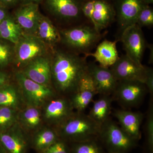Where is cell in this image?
<instances>
[{
    "label": "cell",
    "instance_id": "obj_12",
    "mask_svg": "<svg viewBox=\"0 0 153 153\" xmlns=\"http://www.w3.org/2000/svg\"><path fill=\"white\" fill-rule=\"evenodd\" d=\"M30 137L18 123L10 128L0 132V143L6 153H27Z\"/></svg>",
    "mask_w": 153,
    "mask_h": 153
},
{
    "label": "cell",
    "instance_id": "obj_17",
    "mask_svg": "<svg viewBox=\"0 0 153 153\" xmlns=\"http://www.w3.org/2000/svg\"><path fill=\"white\" fill-rule=\"evenodd\" d=\"M41 14L36 3L25 4L15 12L16 22L24 33L35 35Z\"/></svg>",
    "mask_w": 153,
    "mask_h": 153
},
{
    "label": "cell",
    "instance_id": "obj_7",
    "mask_svg": "<svg viewBox=\"0 0 153 153\" xmlns=\"http://www.w3.org/2000/svg\"><path fill=\"white\" fill-rule=\"evenodd\" d=\"M42 108L44 123L55 128L75 112L69 98L62 96L57 95L50 99Z\"/></svg>",
    "mask_w": 153,
    "mask_h": 153
},
{
    "label": "cell",
    "instance_id": "obj_40",
    "mask_svg": "<svg viewBox=\"0 0 153 153\" xmlns=\"http://www.w3.org/2000/svg\"><path fill=\"white\" fill-rule=\"evenodd\" d=\"M144 2L147 5H149L151 4H152L153 3V0H143Z\"/></svg>",
    "mask_w": 153,
    "mask_h": 153
},
{
    "label": "cell",
    "instance_id": "obj_20",
    "mask_svg": "<svg viewBox=\"0 0 153 153\" xmlns=\"http://www.w3.org/2000/svg\"><path fill=\"white\" fill-rule=\"evenodd\" d=\"M18 123L29 134H33L42 126L44 123L41 108L27 106L19 110Z\"/></svg>",
    "mask_w": 153,
    "mask_h": 153
},
{
    "label": "cell",
    "instance_id": "obj_30",
    "mask_svg": "<svg viewBox=\"0 0 153 153\" xmlns=\"http://www.w3.org/2000/svg\"><path fill=\"white\" fill-rule=\"evenodd\" d=\"M94 2L95 0H85V2L82 3L81 11L83 16L88 23L95 28L97 31L101 33L100 29L94 18Z\"/></svg>",
    "mask_w": 153,
    "mask_h": 153
},
{
    "label": "cell",
    "instance_id": "obj_36",
    "mask_svg": "<svg viewBox=\"0 0 153 153\" xmlns=\"http://www.w3.org/2000/svg\"><path fill=\"white\" fill-rule=\"evenodd\" d=\"M18 0H0V5L3 6H11L15 4Z\"/></svg>",
    "mask_w": 153,
    "mask_h": 153
},
{
    "label": "cell",
    "instance_id": "obj_43",
    "mask_svg": "<svg viewBox=\"0 0 153 153\" xmlns=\"http://www.w3.org/2000/svg\"></svg>",
    "mask_w": 153,
    "mask_h": 153
},
{
    "label": "cell",
    "instance_id": "obj_16",
    "mask_svg": "<svg viewBox=\"0 0 153 153\" xmlns=\"http://www.w3.org/2000/svg\"><path fill=\"white\" fill-rule=\"evenodd\" d=\"M97 94L88 72L82 77L76 92L69 97L72 107L76 112H83Z\"/></svg>",
    "mask_w": 153,
    "mask_h": 153
},
{
    "label": "cell",
    "instance_id": "obj_23",
    "mask_svg": "<svg viewBox=\"0 0 153 153\" xmlns=\"http://www.w3.org/2000/svg\"><path fill=\"white\" fill-rule=\"evenodd\" d=\"M93 16L101 31L112 24L115 19L114 7L107 0H95Z\"/></svg>",
    "mask_w": 153,
    "mask_h": 153
},
{
    "label": "cell",
    "instance_id": "obj_35",
    "mask_svg": "<svg viewBox=\"0 0 153 153\" xmlns=\"http://www.w3.org/2000/svg\"><path fill=\"white\" fill-rule=\"evenodd\" d=\"M10 81L8 74L4 71H0V86L7 83Z\"/></svg>",
    "mask_w": 153,
    "mask_h": 153
},
{
    "label": "cell",
    "instance_id": "obj_19",
    "mask_svg": "<svg viewBox=\"0 0 153 153\" xmlns=\"http://www.w3.org/2000/svg\"><path fill=\"white\" fill-rule=\"evenodd\" d=\"M119 41V39L114 41L104 40L98 44L95 52L88 53L85 57H93L100 66L109 68L119 58L116 46Z\"/></svg>",
    "mask_w": 153,
    "mask_h": 153
},
{
    "label": "cell",
    "instance_id": "obj_9",
    "mask_svg": "<svg viewBox=\"0 0 153 153\" xmlns=\"http://www.w3.org/2000/svg\"><path fill=\"white\" fill-rule=\"evenodd\" d=\"M118 39L122 42L126 55L137 64L143 65L142 60L148 44L141 28L137 24L132 25L124 30Z\"/></svg>",
    "mask_w": 153,
    "mask_h": 153
},
{
    "label": "cell",
    "instance_id": "obj_26",
    "mask_svg": "<svg viewBox=\"0 0 153 153\" xmlns=\"http://www.w3.org/2000/svg\"><path fill=\"white\" fill-rule=\"evenodd\" d=\"M24 33L14 18L8 15L0 24V38L16 44Z\"/></svg>",
    "mask_w": 153,
    "mask_h": 153
},
{
    "label": "cell",
    "instance_id": "obj_33",
    "mask_svg": "<svg viewBox=\"0 0 153 153\" xmlns=\"http://www.w3.org/2000/svg\"><path fill=\"white\" fill-rule=\"evenodd\" d=\"M41 153H71L70 144L60 138Z\"/></svg>",
    "mask_w": 153,
    "mask_h": 153
},
{
    "label": "cell",
    "instance_id": "obj_11",
    "mask_svg": "<svg viewBox=\"0 0 153 153\" xmlns=\"http://www.w3.org/2000/svg\"><path fill=\"white\" fill-rule=\"evenodd\" d=\"M88 72L91 77L97 94L112 95L118 81L110 68L91 62L88 63Z\"/></svg>",
    "mask_w": 153,
    "mask_h": 153
},
{
    "label": "cell",
    "instance_id": "obj_21",
    "mask_svg": "<svg viewBox=\"0 0 153 153\" xmlns=\"http://www.w3.org/2000/svg\"><path fill=\"white\" fill-rule=\"evenodd\" d=\"M60 139L57 131L51 126H42L30 137V146L41 153Z\"/></svg>",
    "mask_w": 153,
    "mask_h": 153
},
{
    "label": "cell",
    "instance_id": "obj_42",
    "mask_svg": "<svg viewBox=\"0 0 153 153\" xmlns=\"http://www.w3.org/2000/svg\"><path fill=\"white\" fill-rule=\"evenodd\" d=\"M107 1H108V0H107Z\"/></svg>",
    "mask_w": 153,
    "mask_h": 153
},
{
    "label": "cell",
    "instance_id": "obj_14",
    "mask_svg": "<svg viewBox=\"0 0 153 153\" xmlns=\"http://www.w3.org/2000/svg\"><path fill=\"white\" fill-rule=\"evenodd\" d=\"M21 71L26 77L35 82L52 86L51 61L45 56L32 60L22 68Z\"/></svg>",
    "mask_w": 153,
    "mask_h": 153
},
{
    "label": "cell",
    "instance_id": "obj_37",
    "mask_svg": "<svg viewBox=\"0 0 153 153\" xmlns=\"http://www.w3.org/2000/svg\"><path fill=\"white\" fill-rule=\"evenodd\" d=\"M8 15L7 11L4 7L0 5V24L4 21Z\"/></svg>",
    "mask_w": 153,
    "mask_h": 153
},
{
    "label": "cell",
    "instance_id": "obj_6",
    "mask_svg": "<svg viewBox=\"0 0 153 153\" xmlns=\"http://www.w3.org/2000/svg\"><path fill=\"white\" fill-rule=\"evenodd\" d=\"M147 92L146 86L140 80H119L112 98L124 108H131L141 103Z\"/></svg>",
    "mask_w": 153,
    "mask_h": 153
},
{
    "label": "cell",
    "instance_id": "obj_28",
    "mask_svg": "<svg viewBox=\"0 0 153 153\" xmlns=\"http://www.w3.org/2000/svg\"><path fill=\"white\" fill-rule=\"evenodd\" d=\"M19 111L12 108L0 107V132L8 129L18 123Z\"/></svg>",
    "mask_w": 153,
    "mask_h": 153
},
{
    "label": "cell",
    "instance_id": "obj_29",
    "mask_svg": "<svg viewBox=\"0 0 153 153\" xmlns=\"http://www.w3.org/2000/svg\"><path fill=\"white\" fill-rule=\"evenodd\" d=\"M150 102L146 125V146L148 153H153V106Z\"/></svg>",
    "mask_w": 153,
    "mask_h": 153
},
{
    "label": "cell",
    "instance_id": "obj_41",
    "mask_svg": "<svg viewBox=\"0 0 153 153\" xmlns=\"http://www.w3.org/2000/svg\"><path fill=\"white\" fill-rule=\"evenodd\" d=\"M0 153H6L2 146L1 145V143H0Z\"/></svg>",
    "mask_w": 153,
    "mask_h": 153
},
{
    "label": "cell",
    "instance_id": "obj_27",
    "mask_svg": "<svg viewBox=\"0 0 153 153\" xmlns=\"http://www.w3.org/2000/svg\"><path fill=\"white\" fill-rule=\"evenodd\" d=\"M70 144L71 153H106L98 139Z\"/></svg>",
    "mask_w": 153,
    "mask_h": 153
},
{
    "label": "cell",
    "instance_id": "obj_25",
    "mask_svg": "<svg viewBox=\"0 0 153 153\" xmlns=\"http://www.w3.org/2000/svg\"><path fill=\"white\" fill-rule=\"evenodd\" d=\"M94 102L88 115L99 125L109 118L113 100L111 95H100Z\"/></svg>",
    "mask_w": 153,
    "mask_h": 153
},
{
    "label": "cell",
    "instance_id": "obj_34",
    "mask_svg": "<svg viewBox=\"0 0 153 153\" xmlns=\"http://www.w3.org/2000/svg\"><path fill=\"white\" fill-rule=\"evenodd\" d=\"M150 95H153V71L151 67H147L146 76L144 82Z\"/></svg>",
    "mask_w": 153,
    "mask_h": 153
},
{
    "label": "cell",
    "instance_id": "obj_31",
    "mask_svg": "<svg viewBox=\"0 0 153 153\" xmlns=\"http://www.w3.org/2000/svg\"><path fill=\"white\" fill-rule=\"evenodd\" d=\"M136 24L140 27H152L153 25V10L149 5H146L142 9Z\"/></svg>",
    "mask_w": 153,
    "mask_h": 153
},
{
    "label": "cell",
    "instance_id": "obj_8",
    "mask_svg": "<svg viewBox=\"0 0 153 153\" xmlns=\"http://www.w3.org/2000/svg\"><path fill=\"white\" fill-rule=\"evenodd\" d=\"M15 45L16 65L23 68L37 57L44 56L47 51L46 45L38 37L25 33Z\"/></svg>",
    "mask_w": 153,
    "mask_h": 153
},
{
    "label": "cell",
    "instance_id": "obj_18",
    "mask_svg": "<svg viewBox=\"0 0 153 153\" xmlns=\"http://www.w3.org/2000/svg\"><path fill=\"white\" fill-rule=\"evenodd\" d=\"M120 127L128 135L138 141L141 137L140 126L144 116L140 112L117 110L114 112Z\"/></svg>",
    "mask_w": 153,
    "mask_h": 153
},
{
    "label": "cell",
    "instance_id": "obj_13",
    "mask_svg": "<svg viewBox=\"0 0 153 153\" xmlns=\"http://www.w3.org/2000/svg\"><path fill=\"white\" fill-rule=\"evenodd\" d=\"M110 68L117 81L137 80L144 83L146 66L137 64L126 55L119 57Z\"/></svg>",
    "mask_w": 153,
    "mask_h": 153
},
{
    "label": "cell",
    "instance_id": "obj_39",
    "mask_svg": "<svg viewBox=\"0 0 153 153\" xmlns=\"http://www.w3.org/2000/svg\"><path fill=\"white\" fill-rule=\"evenodd\" d=\"M22 1L24 3V4L29 3H36L39 1L40 0H22Z\"/></svg>",
    "mask_w": 153,
    "mask_h": 153
},
{
    "label": "cell",
    "instance_id": "obj_15",
    "mask_svg": "<svg viewBox=\"0 0 153 153\" xmlns=\"http://www.w3.org/2000/svg\"><path fill=\"white\" fill-rule=\"evenodd\" d=\"M46 3L52 13L62 21H76L84 17L81 11L82 3L77 0H47Z\"/></svg>",
    "mask_w": 153,
    "mask_h": 153
},
{
    "label": "cell",
    "instance_id": "obj_38",
    "mask_svg": "<svg viewBox=\"0 0 153 153\" xmlns=\"http://www.w3.org/2000/svg\"><path fill=\"white\" fill-rule=\"evenodd\" d=\"M147 47L149 48L150 50V52L149 58V63H153V45H149Z\"/></svg>",
    "mask_w": 153,
    "mask_h": 153
},
{
    "label": "cell",
    "instance_id": "obj_5",
    "mask_svg": "<svg viewBox=\"0 0 153 153\" xmlns=\"http://www.w3.org/2000/svg\"><path fill=\"white\" fill-rule=\"evenodd\" d=\"M15 76L27 106L41 108L48 100L58 95L52 86L35 82L26 77L21 71H17Z\"/></svg>",
    "mask_w": 153,
    "mask_h": 153
},
{
    "label": "cell",
    "instance_id": "obj_3",
    "mask_svg": "<svg viewBox=\"0 0 153 153\" xmlns=\"http://www.w3.org/2000/svg\"><path fill=\"white\" fill-rule=\"evenodd\" d=\"M61 41L70 51L84 55L91 52L102 38L101 33L88 24L60 31Z\"/></svg>",
    "mask_w": 153,
    "mask_h": 153
},
{
    "label": "cell",
    "instance_id": "obj_24",
    "mask_svg": "<svg viewBox=\"0 0 153 153\" xmlns=\"http://www.w3.org/2000/svg\"><path fill=\"white\" fill-rule=\"evenodd\" d=\"M24 103L19 87L10 82L0 86V107H7L20 110Z\"/></svg>",
    "mask_w": 153,
    "mask_h": 153
},
{
    "label": "cell",
    "instance_id": "obj_32",
    "mask_svg": "<svg viewBox=\"0 0 153 153\" xmlns=\"http://www.w3.org/2000/svg\"><path fill=\"white\" fill-rule=\"evenodd\" d=\"M13 52L11 46L6 42L0 41V68H4L11 62Z\"/></svg>",
    "mask_w": 153,
    "mask_h": 153
},
{
    "label": "cell",
    "instance_id": "obj_4",
    "mask_svg": "<svg viewBox=\"0 0 153 153\" xmlns=\"http://www.w3.org/2000/svg\"><path fill=\"white\" fill-rule=\"evenodd\" d=\"M98 139L108 153H128L138 143L110 118L100 126Z\"/></svg>",
    "mask_w": 153,
    "mask_h": 153
},
{
    "label": "cell",
    "instance_id": "obj_10",
    "mask_svg": "<svg viewBox=\"0 0 153 153\" xmlns=\"http://www.w3.org/2000/svg\"><path fill=\"white\" fill-rule=\"evenodd\" d=\"M146 5L143 0H115L114 7L120 36L126 28L136 24L140 12Z\"/></svg>",
    "mask_w": 153,
    "mask_h": 153
},
{
    "label": "cell",
    "instance_id": "obj_2",
    "mask_svg": "<svg viewBox=\"0 0 153 153\" xmlns=\"http://www.w3.org/2000/svg\"><path fill=\"white\" fill-rule=\"evenodd\" d=\"M100 126L83 112H75L55 128L59 137L69 143L98 139Z\"/></svg>",
    "mask_w": 153,
    "mask_h": 153
},
{
    "label": "cell",
    "instance_id": "obj_1",
    "mask_svg": "<svg viewBox=\"0 0 153 153\" xmlns=\"http://www.w3.org/2000/svg\"><path fill=\"white\" fill-rule=\"evenodd\" d=\"M51 85L57 95L69 98L76 92L87 72L88 62L70 50H56L51 61Z\"/></svg>",
    "mask_w": 153,
    "mask_h": 153
},
{
    "label": "cell",
    "instance_id": "obj_22",
    "mask_svg": "<svg viewBox=\"0 0 153 153\" xmlns=\"http://www.w3.org/2000/svg\"><path fill=\"white\" fill-rule=\"evenodd\" d=\"M35 36L45 45L52 47L61 41L60 31L48 18L41 14Z\"/></svg>",
    "mask_w": 153,
    "mask_h": 153
}]
</instances>
